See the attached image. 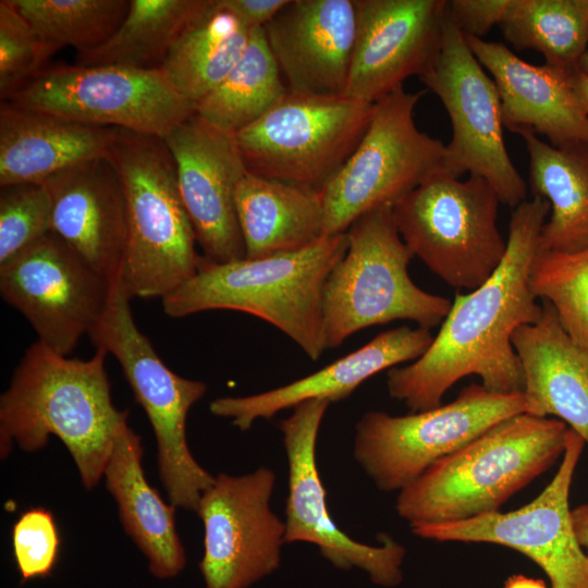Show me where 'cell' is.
<instances>
[{"label": "cell", "mask_w": 588, "mask_h": 588, "mask_svg": "<svg viewBox=\"0 0 588 588\" xmlns=\"http://www.w3.org/2000/svg\"><path fill=\"white\" fill-rule=\"evenodd\" d=\"M549 212V203L540 196L514 208L500 267L479 287L455 295L419 358L388 370L387 388L393 399L412 412L434 408L452 385L471 375L492 392L523 393L524 376L512 338L542 313L529 273Z\"/></svg>", "instance_id": "cell-1"}, {"label": "cell", "mask_w": 588, "mask_h": 588, "mask_svg": "<svg viewBox=\"0 0 588 588\" xmlns=\"http://www.w3.org/2000/svg\"><path fill=\"white\" fill-rule=\"evenodd\" d=\"M107 353L69 358L36 341L25 351L0 397V454L13 444L25 452L42 449L54 436L70 452L81 480L93 489L103 470L127 411L111 397Z\"/></svg>", "instance_id": "cell-2"}, {"label": "cell", "mask_w": 588, "mask_h": 588, "mask_svg": "<svg viewBox=\"0 0 588 588\" xmlns=\"http://www.w3.org/2000/svg\"><path fill=\"white\" fill-rule=\"evenodd\" d=\"M568 431L552 417L504 419L399 491L396 513L412 527L497 512L563 456Z\"/></svg>", "instance_id": "cell-3"}, {"label": "cell", "mask_w": 588, "mask_h": 588, "mask_svg": "<svg viewBox=\"0 0 588 588\" xmlns=\"http://www.w3.org/2000/svg\"><path fill=\"white\" fill-rule=\"evenodd\" d=\"M346 249L345 232L264 258L213 262L201 257L197 272L161 299L162 308L173 318L217 309L253 315L317 360L326 350L324 284Z\"/></svg>", "instance_id": "cell-4"}, {"label": "cell", "mask_w": 588, "mask_h": 588, "mask_svg": "<svg viewBox=\"0 0 588 588\" xmlns=\"http://www.w3.org/2000/svg\"><path fill=\"white\" fill-rule=\"evenodd\" d=\"M107 159L125 195L127 235L120 280L133 297L163 298L198 270L201 257L162 138L115 128Z\"/></svg>", "instance_id": "cell-5"}, {"label": "cell", "mask_w": 588, "mask_h": 588, "mask_svg": "<svg viewBox=\"0 0 588 588\" xmlns=\"http://www.w3.org/2000/svg\"><path fill=\"white\" fill-rule=\"evenodd\" d=\"M346 236V253L323 289L326 350L371 326L411 320L430 330L443 321L452 301L424 291L411 279L414 255L399 233L392 207L364 213Z\"/></svg>", "instance_id": "cell-6"}, {"label": "cell", "mask_w": 588, "mask_h": 588, "mask_svg": "<svg viewBox=\"0 0 588 588\" xmlns=\"http://www.w3.org/2000/svg\"><path fill=\"white\" fill-rule=\"evenodd\" d=\"M130 301L118 277L105 311L88 336L96 350L119 362L150 421L157 440L159 476L171 504L195 512L215 477L192 455L186 420L192 406L206 394L207 385L176 375L162 362L136 326Z\"/></svg>", "instance_id": "cell-7"}, {"label": "cell", "mask_w": 588, "mask_h": 588, "mask_svg": "<svg viewBox=\"0 0 588 588\" xmlns=\"http://www.w3.org/2000/svg\"><path fill=\"white\" fill-rule=\"evenodd\" d=\"M501 204L482 177L429 176L392 207L399 233L437 277L473 291L500 267L507 247L498 229Z\"/></svg>", "instance_id": "cell-8"}, {"label": "cell", "mask_w": 588, "mask_h": 588, "mask_svg": "<svg viewBox=\"0 0 588 588\" xmlns=\"http://www.w3.org/2000/svg\"><path fill=\"white\" fill-rule=\"evenodd\" d=\"M373 105L345 95L286 94L234 137L248 172L321 192L366 133Z\"/></svg>", "instance_id": "cell-9"}, {"label": "cell", "mask_w": 588, "mask_h": 588, "mask_svg": "<svg viewBox=\"0 0 588 588\" xmlns=\"http://www.w3.org/2000/svg\"><path fill=\"white\" fill-rule=\"evenodd\" d=\"M426 90L395 89L373 105L358 146L321 191L323 235L345 233L364 213L390 206L444 170L445 145L418 130L414 110Z\"/></svg>", "instance_id": "cell-10"}, {"label": "cell", "mask_w": 588, "mask_h": 588, "mask_svg": "<svg viewBox=\"0 0 588 588\" xmlns=\"http://www.w3.org/2000/svg\"><path fill=\"white\" fill-rule=\"evenodd\" d=\"M522 413H527L523 393H497L471 383L434 408L401 416L365 413L355 425L353 455L378 489L399 492L437 461Z\"/></svg>", "instance_id": "cell-11"}, {"label": "cell", "mask_w": 588, "mask_h": 588, "mask_svg": "<svg viewBox=\"0 0 588 588\" xmlns=\"http://www.w3.org/2000/svg\"><path fill=\"white\" fill-rule=\"evenodd\" d=\"M7 100L64 120L162 138L195 113L159 69L46 66Z\"/></svg>", "instance_id": "cell-12"}, {"label": "cell", "mask_w": 588, "mask_h": 588, "mask_svg": "<svg viewBox=\"0 0 588 588\" xmlns=\"http://www.w3.org/2000/svg\"><path fill=\"white\" fill-rule=\"evenodd\" d=\"M420 79L438 96L451 121L444 171L454 177L468 173L485 179L506 206L515 208L525 201L527 184L505 146L497 85L446 10L438 61Z\"/></svg>", "instance_id": "cell-13"}, {"label": "cell", "mask_w": 588, "mask_h": 588, "mask_svg": "<svg viewBox=\"0 0 588 588\" xmlns=\"http://www.w3.org/2000/svg\"><path fill=\"white\" fill-rule=\"evenodd\" d=\"M52 231L0 266V294L40 343L68 356L102 316L112 283Z\"/></svg>", "instance_id": "cell-14"}, {"label": "cell", "mask_w": 588, "mask_h": 588, "mask_svg": "<svg viewBox=\"0 0 588 588\" xmlns=\"http://www.w3.org/2000/svg\"><path fill=\"white\" fill-rule=\"evenodd\" d=\"M586 445L569 428L556 474L542 492L523 507L471 518L412 526L424 539L485 542L511 548L532 560L552 588H588L586 553L577 541L569 509L574 473Z\"/></svg>", "instance_id": "cell-15"}, {"label": "cell", "mask_w": 588, "mask_h": 588, "mask_svg": "<svg viewBox=\"0 0 588 588\" xmlns=\"http://www.w3.org/2000/svg\"><path fill=\"white\" fill-rule=\"evenodd\" d=\"M275 480L268 467L219 474L203 493L196 513L204 525L205 588H248L279 568L286 542L285 522L270 506Z\"/></svg>", "instance_id": "cell-16"}, {"label": "cell", "mask_w": 588, "mask_h": 588, "mask_svg": "<svg viewBox=\"0 0 588 588\" xmlns=\"http://www.w3.org/2000/svg\"><path fill=\"white\" fill-rule=\"evenodd\" d=\"M330 404L326 400L305 401L279 422L289 465L285 542L315 544L334 567L358 568L376 585L396 587L403 580L405 548L389 536H383L379 546L362 543L341 530L328 510L316 445Z\"/></svg>", "instance_id": "cell-17"}, {"label": "cell", "mask_w": 588, "mask_h": 588, "mask_svg": "<svg viewBox=\"0 0 588 588\" xmlns=\"http://www.w3.org/2000/svg\"><path fill=\"white\" fill-rule=\"evenodd\" d=\"M446 0H355L356 38L344 95L375 105L439 58Z\"/></svg>", "instance_id": "cell-18"}, {"label": "cell", "mask_w": 588, "mask_h": 588, "mask_svg": "<svg viewBox=\"0 0 588 588\" xmlns=\"http://www.w3.org/2000/svg\"><path fill=\"white\" fill-rule=\"evenodd\" d=\"M162 139L173 157L181 197L203 257L213 262L245 258L235 191L247 169L234 135L195 112Z\"/></svg>", "instance_id": "cell-19"}, {"label": "cell", "mask_w": 588, "mask_h": 588, "mask_svg": "<svg viewBox=\"0 0 588 588\" xmlns=\"http://www.w3.org/2000/svg\"><path fill=\"white\" fill-rule=\"evenodd\" d=\"M264 30L289 90L344 95L356 38L355 0H289Z\"/></svg>", "instance_id": "cell-20"}, {"label": "cell", "mask_w": 588, "mask_h": 588, "mask_svg": "<svg viewBox=\"0 0 588 588\" xmlns=\"http://www.w3.org/2000/svg\"><path fill=\"white\" fill-rule=\"evenodd\" d=\"M464 37L497 85L505 128L542 135L559 148L588 146V114L573 87L575 72L531 64L500 42Z\"/></svg>", "instance_id": "cell-21"}, {"label": "cell", "mask_w": 588, "mask_h": 588, "mask_svg": "<svg viewBox=\"0 0 588 588\" xmlns=\"http://www.w3.org/2000/svg\"><path fill=\"white\" fill-rule=\"evenodd\" d=\"M52 201V232L103 277L121 271L126 201L121 179L99 157L66 168L41 182Z\"/></svg>", "instance_id": "cell-22"}, {"label": "cell", "mask_w": 588, "mask_h": 588, "mask_svg": "<svg viewBox=\"0 0 588 588\" xmlns=\"http://www.w3.org/2000/svg\"><path fill=\"white\" fill-rule=\"evenodd\" d=\"M432 340L430 330L420 327L401 326L385 330L314 373L257 394L218 397L210 403L209 409L216 416L230 418L233 426L245 431L256 420L269 419L305 401L333 403L344 400L372 376L419 358Z\"/></svg>", "instance_id": "cell-23"}, {"label": "cell", "mask_w": 588, "mask_h": 588, "mask_svg": "<svg viewBox=\"0 0 588 588\" xmlns=\"http://www.w3.org/2000/svg\"><path fill=\"white\" fill-rule=\"evenodd\" d=\"M517 328L512 343L523 376L527 413L565 422L588 445V345L572 336L553 307Z\"/></svg>", "instance_id": "cell-24"}, {"label": "cell", "mask_w": 588, "mask_h": 588, "mask_svg": "<svg viewBox=\"0 0 588 588\" xmlns=\"http://www.w3.org/2000/svg\"><path fill=\"white\" fill-rule=\"evenodd\" d=\"M114 132L2 101L0 186L41 183L66 168L106 157Z\"/></svg>", "instance_id": "cell-25"}, {"label": "cell", "mask_w": 588, "mask_h": 588, "mask_svg": "<svg viewBox=\"0 0 588 588\" xmlns=\"http://www.w3.org/2000/svg\"><path fill=\"white\" fill-rule=\"evenodd\" d=\"M143 453L140 437L123 424L103 470L106 487L117 502L126 534L147 558L150 573L171 578L186 563L174 523L175 506L164 503L148 483Z\"/></svg>", "instance_id": "cell-26"}, {"label": "cell", "mask_w": 588, "mask_h": 588, "mask_svg": "<svg viewBox=\"0 0 588 588\" xmlns=\"http://www.w3.org/2000/svg\"><path fill=\"white\" fill-rule=\"evenodd\" d=\"M245 258L296 252L323 237L321 192L246 172L235 191Z\"/></svg>", "instance_id": "cell-27"}, {"label": "cell", "mask_w": 588, "mask_h": 588, "mask_svg": "<svg viewBox=\"0 0 588 588\" xmlns=\"http://www.w3.org/2000/svg\"><path fill=\"white\" fill-rule=\"evenodd\" d=\"M532 196L547 199L550 217L540 233L538 253H574L588 248V146L554 147L523 133Z\"/></svg>", "instance_id": "cell-28"}, {"label": "cell", "mask_w": 588, "mask_h": 588, "mask_svg": "<svg viewBox=\"0 0 588 588\" xmlns=\"http://www.w3.org/2000/svg\"><path fill=\"white\" fill-rule=\"evenodd\" d=\"M250 30L218 0L186 25L159 70L172 88L195 105L218 87L241 59Z\"/></svg>", "instance_id": "cell-29"}, {"label": "cell", "mask_w": 588, "mask_h": 588, "mask_svg": "<svg viewBox=\"0 0 588 588\" xmlns=\"http://www.w3.org/2000/svg\"><path fill=\"white\" fill-rule=\"evenodd\" d=\"M207 0H130L117 32L99 47L76 53L79 65L159 69L169 49Z\"/></svg>", "instance_id": "cell-30"}, {"label": "cell", "mask_w": 588, "mask_h": 588, "mask_svg": "<svg viewBox=\"0 0 588 588\" xmlns=\"http://www.w3.org/2000/svg\"><path fill=\"white\" fill-rule=\"evenodd\" d=\"M287 91L264 27L250 30L241 59L223 82L195 105V112L235 135L271 109Z\"/></svg>", "instance_id": "cell-31"}, {"label": "cell", "mask_w": 588, "mask_h": 588, "mask_svg": "<svg viewBox=\"0 0 588 588\" xmlns=\"http://www.w3.org/2000/svg\"><path fill=\"white\" fill-rule=\"evenodd\" d=\"M499 26L514 48L574 73L588 44V0H511Z\"/></svg>", "instance_id": "cell-32"}, {"label": "cell", "mask_w": 588, "mask_h": 588, "mask_svg": "<svg viewBox=\"0 0 588 588\" xmlns=\"http://www.w3.org/2000/svg\"><path fill=\"white\" fill-rule=\"evenodd\" d=\"M53 54L64 46L77 52L106 42L124 21L126 0H12Z\"/></svg>", "instance_id": "cell-33"}, {"label": "cell", "mask_w": 588, "mask_h": 588, "mask_svg": "<svg viewBox=\"0 0 588 588\" xmlns=\"http://www.w3.org/2000/svg\"><path fill=\"white\" fill-rule=\"evenodd\" d=\"M538 299L548 302L565 330L588 345V248L538 253L529 273Z\"/></svg>", "instance_id": "cell-34"}, {"label": "cell", "mask_w": 588, "mask_h": 588, "mask_svg": "<svg viewBox=\"0 0 588 588\" xmlns=\"http://www.w3.org/2000/svg\"><path fill=\"white\" fill-rule=\"evenodd\" d=\"M52 231V201L42 183L0 186V266Z\"/></svg>", "instance_id": "cell-35"}, {"label": "cell", "mask_w": 588, "mask_h": 588, "mask_svg": "<svg viewBox=\"0 0 588 588\" xmlns=\"http://www.w3.org/2000/svg\"><path fill=\"white\" fill-rule=\"evenodd\" d=\"M52 54L12 0L0 1V95L5 101Z\"/></svg>", "instance_id": "cell-36"}, {"label": "cell", "mask_w": 588, "mask_h": 588, "mask_svg": "<svg viewBox=\"0 0 588 588\" xmlns=\"http://www.w3.org/2000/svg\"><path fill=\"white\" fill-rule=\"evenodd\" d=\"M12 547L22 583L49 576L58 561L60 535L50 511H25L13 525Z\"/></svg>", "instance_id": "cell-37"}, {"label": "cell", "mask_w": 588, "mask_h": 588, "mask_svg": "<svg viewBox=\"0 0 588 588\" xmlns=\"http://www.w3.org/2000/svg\"><path fill=\"white\" fill-rule=\"evenodd\" d=\"M511 0H449L446 16L466 37L481 38L500 25Z\"/></svg>", "instance_id": "cell-38"}, {"label": "cell", "mask_w": 588, "mask_h": 588, "mask_svg": "<svg viewBox=\"0 0 588 588\" xmlns=\"http://www.w3.org/2000/svg\"><path fill=\"white\" fill-rule=\"evenodd\" d=\"M289 0H218L249 30L265 27Z\"/></svg>", "instance_id": "cell-39"}, {"label": "cell", "mask_w": 588, "mask_h": 588, "mask_svg": "<svg viewBox=\"0 0 588 588\" xmlns=\"http://www.w3.org/2000/svg\"><path fill=\"white\" fill-rule=\"evenodd\" d=\"M572 522L578 543L588 551V503L572 510Z\"/></svg>", "instance_id": "cell-40"}, {"label": "cell", "mask_w": 588, "mask_h": 588, "mask_svg": "<svg viewBox=\"0 0 588 588\" xmlns=\"http://www.w3.org/2000/svg\"><path fill=\"white\" fill-rule=\"evenodd\" d=\"M502 588H552L548 587L544 580L527 577L523 574H515L504 581Z\"/></svg>", "instance_id": "cell-41"}, {"label": "cell", "mask_w": 588, "mask_h": 588, "mask_svg": "<svg viewBox=\"0 0 588 588\" xmlns=\"http://www.w3.org/2000/svg\"><path fill=\"white\" fill-rule=\"evenodd\" d=\"M572 82L575 94L583 109L588 114V75L576 71L572 76Z\"/></svg>", "instance_id": "cell-42"}, {"label": "cell", "mask_w": 588, "mask_h": 588, "mask_svg": "<svg viewBox=\"0 0 588 588\" xmlns=\"http://www.w3.org/2000/svg\"><path fill=\"white\" fill-rule=\"evenodd\" d=\"M578 71L588 75V44H587V47H586V50L580 59V62H579V65H578Z\"/></svg>", "instance_id": "cell-43"}, {"label": "cell", "mask_w": 588, "mask_h": 588, "mask_svg": "<svg viewBox=\"0 0 588 588\" xmlns=\"http://www.w3.org/2000/svg\"><path fill=\"white\" fill-rule=\"evenodd\" d=\"M586 575L588 579V551H586V562H585Z\"/></svg>", "instance_id": "cell-44"}]
</instances>
